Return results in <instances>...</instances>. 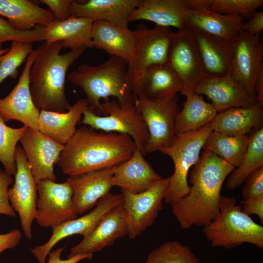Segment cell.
<instances>
[{
	"label": "cell",
	"mask_w": 263,
	"mask_h": 263,
	"mask_svg": "<svg viewBox=\"0 0 263 263\" xmlns=\"http://www.w3.org/2000/svg\"><path fill=\"white\" fill-rule=\"evenodd\" d=\"M235 167L213 153L204 150L189 173L188 194L170 205L181 227L205 226L219 212L221 191Z\"/></svg>",
	"instance_id": "6da1fadb"
},
{
	"label": "cell",
	"mask_w": 263,
	"mask_h": 263,
	"mask_svg": "<svg viewBox=\"0 0 263 263\" xmlns=\"http://www.w3.org/2000/svg\"><path fill=\"white\" fill-rule=\"evenodd\" d=\"M136 149L129 135L81 127L64 145L57 165L69 176L117 166Z\"/></svg>",
	"instance_id": "7a4b0ae2"
},
{
	"label": "cell",
	"mask_w": 263,
	"mask_h": 263,
	"mask_svg": "<svg viewBox=\"0 0 263 263\" xmlns=\"http://www.w3.org/2000/svg\"><path fill=\"white\" fill-rule=\"evenodd\" d=\"M61 41L39 46L29 74L33 103L39 111L64 113L71 106L65 94L67 72L85 51V47L60 54Z\"/></svg>",
	"instance_id": "3957f363"
},
{
	"label": "cell",
	"mask_w": 263,
	"mask_h": 263,
	"mask_svg": "<svg viewBox=\"0 0 263 263\" xmlns=\"http://www.w3.org/2000/svg\"><path fill=\"white\" fill-rule=\"evenodd\" d=\"M68 80L80 87L86 95L88 109L98 115H106L100 100L116 97L121 105L134 104L135 96L127 76V64L111 56L104 62L92 66L83 64L68 76Z\"/></svg>",
	"instance_id": "277c9868"
},
{
	"label": "cell",
	"mask_w": 263,
	"mask_h": 263,
	"mask_svg": "<svg viewBox=\"0 0 263 263\" xmlns=\"http://www.w3.org/2000/svg\"><path fill=\"white\" fill-rule=\"evenodd\" d=\"M212 247L227 249L248 243L263 248V227L244 213L235 197L222 196L217 217L203 226Z\"/></svg>",
	"instance_id": "5b68a950"
},
{
	"label": "cell",
	"mask_w": 263,
	"mask_h": 263,
	"mask_svg": "<svg viewBox=\"0 0 263 263\" xmlns=\"http://www.w3.org/2000/svg\"><path fill=\"white\" fill-rule=\"evenodd\" d=\"M212 131L210 122L198 130L176 134L167 146L159 150L171 158L174 167L164 200L166 204L171 205L188 194V172L199 160L200 151Z\"/></svg>",
	"instance_id": "8992f818"
},
{
	"label": "cell",
	"mask_w": 263,
	"mask_h": 263,
	"mask_svg": "<svg viewBox=\"0 0 263 263\" xmlns=\"http://www.w3.org/2000/svg\"><path fill=\"white\" fill-rule=\"evenodd\" d=\"M106 115H98L87 109L81 123L96 130L125 134L133 140L136 148L144 156L149 139L147 127L134 104H120L115 100L101 103Z\"/></svg>",
	"instance_id": "52a82bcc"
},
{
	"label": "cell",
	"mask_w": 263,
	"mask_h": 263,
	"mask_svg": "<svg viewBox=\"0 0 263 263\" xmlns=\"http://www.w3.org/2000/svg\"><path fill=\"white\" fill-rule=\"evenodd\" d=\"M178 102L177 94L156 99L135 97L134 106L141 113L149 134L147 153L159 151L175 136V119L179 111Z\"/></svg>",
	"instance_id": "ba28073f"
},
{
	"label": "cell",
	"mask_w": 263,
	"mask_h": 263,
	"mask_svg": "<svg viewBox=\"0 0 263 263\" xmlns=\"http://www.w3.org/2000/svg\"><path fill=\"white\" fill-rule=\"evenodd\" d=\"M133 31L135 45L127 64V76L131 82L149 66L167 63L174 34L170 27L155 25L150 28L143 23Z\"/></svg>",
	"instance_id": "9c48e42d"
},
{
	"label": "cell",
	"mask_w": 263,
	"mask_h": 263,
	"mask_svg": "<svg viewBox=\"0 0 263 263\" xmlns=\"http://www.w3.org/2000/svg\"><path fill=\"white\" fill-rule=\"evenodd\" d=\"M170 182V177L162 178L148 190L132 193L121 190L123 196L122 206L125 210L127 235L135 239L154 222L163 209L164 200Z\"/></svg>",
	"instance_id": "30bf717a"
},
{
	"label": "cell",
	"mask_w": 263,
	"mask_h": 263,
	"mask_svg": "<svg viewBox=\"0 0 263 263\" xmlns=\"http://www.w3.org/2000/svg\"><path fill=\"white\" fill-rule=\"evenodd\" d=\"M37 201L35 219L43 227H53L77 217L69 184L49 179L37 183Z\"/></svg>",
	"instance_id": "8fae6325"
},
{
	"label": "cell",
	"mask_w": 263,
	"mask_h": 263,
	"mask_svg": "<svg viewBox=\"0 0 263 263\" xmlns=\"http://www.w3.org/2000/svg\"><path fill=\"white\" fill-rule=\"evenodd\" d=\"M123 202L122 193H109L102 198L94 208L87 214L52 227V234L48 241L43 244L32 248L31 250L32 253L39 263H45L47 256L58 242L75 234L81 235L83 238L86 237L108 213L122 205Z\"/></svg>",
	"instance_id": "7c38bea8"
},
{
	"label": "cell",
	"mask_w": 263,
	"mask_h": 263,
	"mask_svg": "<svg viewBox=\"0 0 263 263\" xmlns=\"http://www.w3.org/2000/svg\"><path fill=\"white\" fill-rule=\"evenodd\" d=\"M15 160V182L13 187L8 189V197L11 207L19 214L25 237L30 240L38 197L37 183L25 153L19 145L16 149Z\"/></svg>",
	"instance_id": "4fadbf2b"
},
{
	"label": "cell",
	"mask_w": 263,
	"mask_h": 263,
	"mask_svg": "<svg viewBox=\"0 0 263 263\" xmlns=\"http://www.w3.org/2000/svg\"><path fill=\"white\" fill-rule=\"evenodd\" d=\"M167 63L180 79L181 94L185 96L194 93L206 77L192 35L186 27L174 32Z\"/></svg>",
	"instance_id": "5bb4252c"
},
{
	"label": "cell",
	"mask_w": 263,
	"mask_h": 263,
	"mask_svg": "<svg viewBox=\"0 0 263 263\" xmlns=\"http://www.w3.org/2000/svg\"><path fill=\"white\" fill-rule=\"evenodd\" d=\"M261 34L251 36L241 31L231 44L232 59L230 77L255 99V82L263 68Z\"/></svg>",
	"instance_id": "9a60e30c"
},
{
	"label": "cell",
	"mask_w": 263,
	"mask_h": 263,
	"mask_svg": "<svg viewBox=\"0 0 263 263\" xmlns=\"http://www.w3.org/2000/svg\"><path fill=\"white\" fill-rule=\"evenodd\" d=\"M37 55V49L30 53L16 86L8 95L0 98V117L4 122L18 120L24 126L38 131L40 111L33 103L29 79L30 70Z\"/></svg>",
	"instance_id": "2e32d148"
},
{
	"label": "cell",
	"mask_w": 263,
	"mask_h": 263,
	"mask_svg": "<svg viewBox=\"0 0 263 263\" xmlns=\"http://www.w3.org/2000/svg\"><path fill=\"white\" fill-rule=\"evenodd\" d=\"M19 142L36 183L44 179L56 182L54 167L58 161L64 145L28 127Z\"/></svg>",
	"instance_id": "e0dca14e"
},
{
	"label": "cell",
	"mask_w": 263,
	"mask_h": 263,
	"mask_svg": "<svg viewBox=\"0 0 263 263\" xmlns=\"http://www.w3.org/2000/svg\"><path fill=\"white\" fill-rule=\"evenodd\" d=\"M117 166L68 176L73 200L77 214H82L95 206L113 187L112 179Z\"/></svg>",
	"instance_id": "ac0fdd59"
},
{
	"label": "cell",
	"mask_w": 263,
	"mask_h": 263,
	"mask_svg": "<svg viewBox=\"0 0 263 263\" xmlns=\"http://www.w3.org/2000/svg\"><path fill=\"white\" fill-rule=\"evenodd\" d=\"M127 233L126 215L122 205L108 213L88 236L71 248L68 258L98 252Z\"/></svg>",
	"instance_id": "d6986e66"
},
{
	"label": "cell",
	"mask_w": 263,
	"mask_h": 263,
	"mask_svg": "<svg viewBox=\"0 0 263 263\" xmlns=\"http://www.w3.org/2000/svg\"><path fill=\"white\" fill-rule=\"evenodd\" d=\"M142 0H73L71 16L101 20L116 26L129 28V19Z\"/></svg>",
	"instance_id": "ffe728a7"
},
{
	"label": "cell",
	"mask_w": 263,
	"mask_h": 263,
	"mask_svg": "<svg viewBox=\"0 0 263 263\" xmlns=\"http://www.w3.org/2000/svg\"><path fill=\"white\" fill-rule=\"evenodd\" d=\"M131 83L137 97H169L181 93L183 89L180 79L167 63L149 66Z\"/></svg>",
	"instance_id": "44dd1931"
},
{
	"label": "cell",
	"mask_w": 263,
	"mask_h": 263,
	"mask_svg": "<svg viewBox=\"0 0 263 263\" xmlns=\"http://www.w3.org/2000/svg\"><path fill=\"white\" fill-rule=\"evenodd\" d=\"M185 23L190 30L207 34L231 45L241 31L244 19L210 9H189L186 14Z\"/></svg>",
	"instance_id": "7402d4cb"
},
{
	"label": "cell",
	"mask_w": 263,
	"mask_h": 263,
	"mask_svg": "<svg viewBox=\"0 0 263 263\" xmlns=\"http://www.w3.org/2000/svg\"><path fill=\"white\" fill-rule=\"evenodd\" d=\"M188 30L195 43L206 77L230 76L232 59L231 45L207 34Z\"/></svg>",
	"instance_id": "603a6c76"
},
{
	"label": "cell",
	"mask_w": 263,
	"mask_h": 263,
	"mask_svg": "<svg viewBox=\"0 0 263 263\" xmlns=\"http://www.w3.org/2000/svg\"><path fill=\"white\" fill-rule=\"evenodd\" d=\"M194 93L207 96L217 112L231 108L249 107L255 103V99L230 76L206 77L197 85Z\"/></svg>",
	"instance_id": "cb8c5ba5"
},
{
	"label": "cell",
	"mask_w": 263,
	"mask_h": 263,
	"mask_svg": "<svg viewBox=\"0 0 263 263\" xmlns=\"http://www.w3.org/2000/svg\"><path fill=\"white\" fill-rule=\"evenodd\" d=\"M162 179L136 148L131 157L117 166L112 186L132 193L144 192Z\"/></svg>",
	"instance_id": "d4e9b609"
},
{
	"label": "cell",
	"mask_w": 263,
	"mask_h": 263,
	"mask_svg": "<svg viewBox=\"0 0 263 263\" xmlns=\"http://www.w3.org/2000/svg\"><path fill=\"white\" fill-rule=\"evenodd\" d=\"M189 9V0H142L129 22L148 20L156 25L173 27L178 30L186 27L185 18Z\"/></svg>",
	"instance_id": "484cf974"
},
{
	"label": "cell",
	"mask_w": 263,
	"mask_h": 263,
	"mask_svg": "<svg viewBox=\"0 0 263 263\" xmlns=\"http://www.w3.org/2000/svg\"><path fill=\"white\" fill-rule=\"evenodd\" d=\"M92 38L94 47L121 58L127 64L133 55L135 37L133 31L129 28L119 27L104 20H94Z\"/></svg>",
	"instance_id": "4316f807"
},
{
	"label": "cell",
	"mask_w": 263,
	"mask_h": 263,
	"mask_svg": "<svg viewBox=\"0 0 263 263\" xmlns=\"http://www.w3.org/2000/svg\"><path fill=\"white\" fill-rule=\"evenodd\" d=\"M88 107L86 99L80 98L71 106L66 112L40 111L38 130L54 141L65 145L75 134L76 124Z\"/></svg>",
	"instance_id": "83f0119b"
},
{
	"label": "cell",
	"mask_w": 263,
	"mask_h": 263,
	"mask_svg": "<svg viewBox=\"0 0 263 263\" xmlns=\"http://www.w3.org/2000/svg\"><path fill=\"white\" fill-rule=\"evenodd\" d=\"M93 20L90 18L71 16L63 20H54L45 27L44 41H61L63 47L75 50L94 47L92 38Z\"/></svg>",
	"instance_id": "f1b7e54d"
},
{
	"label": "cell",
	"mask_w": 263,
	"mask_h": 263,
	"mask_svg": "<svg viewBox=\"0 0 263 263\" xmlns=\"http://www.w3.org/2000/svg\"><path fill=\"white\" fill-rule=\"evenodd\" d=\"M263 118V107L255 103L249 107L219 112L210 123L213 131L228 136H240L261 128Z\"/></svg>",
	"instance_id": "f546056e"
},
{
	"label": "cell",
	"mask_w": 263,
	"mask_h": 263,
	"mask_svg": "<svg viewBox=\"0 0 263 263\" xmlns=\"http://www.w3.org/2000/svg\"><path fill=\"white\" fill-rule=\"evenodd\" d=\"M0 17L21 31L47 26L54 20L51 12L29 0H0Z\"/></svg>",
	"instance_id": "4dcf8cb0"
},
{
	"label": "cell",
	"mask_w": 263,
	"mask_h": 263,
	"mask_svg": "<svg viewBox=\"0 0 263 263\" xmlns=\"http://www.w3.org/2000/svg\"><path fill=\"white\" fill-rule=\"evenodd\" d=\"M186 97L183 108L175 116V134L200 129L211 122L218 113L211 103L195 93Z\"/></svg>",
	"instance_id": "1f68e13d"
},
{
	"label": "cell",
	"mask_w": 263,
	"mask_h": 263,
	"mask_svg": "<svg viewBox=\"0 0 263 263\" xmlns=\"http://www.w3.org/2000/svg\"><path fill=\"white\" fill-rule=\"evenodd\" d=\"M249 140L250 134L228 136L212 131L202 149L211 151L234 167H238L246 152Z\"/></svg>",
	"instance_id": "d6a6232c"
},
{
	"label": "cell",
	"mask_w": 263,
	"mask_h": 263,
	"mask_svg": "<svg viewBox=\"0 0 263 263\" xmlns=\"http://www.w3.org/2000/svg\"><path fill=\"white\" fill-rule=\"evenodd\" d=\"M263 167V128L255 130L250 134L247 150L239 167L231 173L226 187L234 189L243 184L254 170Z\"/></svg>",
	"instance_id": "836d02e7"
},
{
	"label": "cell",
	"mask_w": 263,
	"mask_h": 263,
	"mask_svg": "<svg viewBox=\"0 0 263 263\" xmlns=\"http://www.w3.org/2000/svg\"><path fill=\"white\" fill-rule=\"evenodd\" d=\"M145 263H202L188 246L177 241H169L152 250Z\"/></svg>",
	"instance_id": "e575fe53"
},
{
	"label": "cell",
	"mask_w": 263,
	"mask_h": 263,
	"mask_svg": "<svg viewBox=\"0 0 263 263\" xmlns=\"http://www.w3.org/2000/svg\"><path fill=\"white\" fill-rule=\"evenodd\" d=\"M27 128L24 125L19 128L8 127L0 117V162L4 171L11 176L16 172L15 153L17 144Z\"/></svg>",
	"instance_id": "d590c367"
},
{
	"label": "cell",
	"mask_w": 263,
	"mask_h": 263,
	"mask_svg": "<svg viewBox=\"0 0 263 263\" xmlns=\"http://www.w3.org/2000/svg\"><path fill=\"white\" fill-rule=\"evenodd\" d=\"M33 50L32 43L12 41L9 51L0 56V84L8 77H17L18 68Z\"/></svg>",
	"instance_id": "8d00e7d4"
},
{
	"label": "cell",
	"mask_w": 263,
	"mask_h": 263,
	"mask_svg": "<svg viewBox=\"0 0 263 263\" xmlns=\"http://www.w3.org/2000/svg\"><path fill=\"white\" fill-rule=\"evenodd\" d=\"M263 5V0H213L210 10L244 19L249 18Z\"/></svg>",
	"instance_id": "74e56055"
},
{
	"label": "cell",
	"mask_w": 263,
	"mask_h": 263,
	"mask_svg": "<svg viewBox=\"0 0 263 263\" xmlns=\"http://www.w3.org/2000/svg\"><path fill=\"white\" fill-rule=\"evenodd\" d=\"M45 27L38 26L26 31L14 28L6 19L0 17V50L7 41H19L29 43L44 41Z\"/></svg>",
	"instance_id": "f35d334b"
},
{
	"label": "cell",
	"mask_w": 263,
	"mask_h": 263,
	"mask_svg": "<svg viewBox=\"0 0 263 263\" xmlns=\"http://www.w3.org/2000/svg\"><path fill=\"white\" fill-rule=\"evenodd\" d=\"M242 188L244 200L263 195V167L251 173L246 178Z\"/></svg>",
	"instance_id": "ab89813d"
},
{
	"label": "cell",
	"mask_w": 263,
	"mask_h": 263,
	"mask_svg": "<svg viewBox=\"0 0 263 263\" xmlns=\"http://www.w3.org/2000/svg\"><path fill=\"white\" fill-rule=\"evenodd\" d=\"M13 182L11 176L0 169V214L15 217L16 213L8 197V188Z\"/></svg>",
	"instance_id": "60d3db41"
},
{
	"label": "cell",
	"mask_w": 263,
	"mask_h": 263,
	"mask_svg": "<svg viewBox=\"0 0 263 263\" xmlns=\"http://www.w3.org/2000/svg\"><path fill=\"white\" fill-rule=\"evenodd\" d=\"M74 0H41L51 10L57 21H63L71 16V6Z\"/></svg>",
	"instance_id": "b9f144b4"
},
{
	"label": "cell",
	"mask_w": 263,
	"mask_h": 263,
	"mask_svg": "<svg viewBox=\"0 0 263 263\" xmlns=\"http://www.w3.org/2000/svg\"><path fill=\"white\" fill-rule=\"evenodd\" d=\"M240 205L242 211L248 215H256L262 224L263 223V195L258 197L244 200Z\"/></svg>",
	"instance_id": "7bdbcfd3"
},
{
	"label": "cell",
	"mask_w": 263,
	"mask_h": 263,
	"mask_svg": "<svg viewBox=\"0 0 263 263\" xmlns=\"http://www.w3.org/2000/svg\"><path fill=\"white\" fill-rule=\"evenodd\" d=\"M246 22L244 23L241 31L247 33L251 36L262 33L263 29V12H255Z\"/></svg>",
	"instance_id": "ee69618b"
},
{
	"label": "cell",
	"mask_w": 263,
	"mask_h": 263,
	"mask_svg": "<svg viewBox=\"0 0 263 263\" xmlns=\"http://www.w3.org/2000/svg\"><path fill=\"white\" fill-rule=\"evenodd\" d=\"M21 236L22 233L18 229L0 234V254L6 249L16 247L19 243Z\"/></svg>",
	"instance_id": "f6af8a7d"
},
{
	"label": "cell",
	"mask_w": 263,
	"mask_h": 263,
	"mask_svg": "<svg viewBox=\"0 0 263 263\" xmlns=\"http://www.w3.org/2000/svg\"><path fill=\"white\" fill-rule=\"evenodd\" d=\"M63 248L59 247L52 252L49 255V259L47 263H77L84 259H91L93 254H79L68 258L66 260H62L60 256Z\"/></svg>",
	"instance_id": "bcb514c9"
},
{
	"label": "cell",
	"mask_w": 263,
	"mask_h": 263,
	"mask_svg": "<svg viewBox=\"0 0 263 263\" xmlns=\"http://www.w3.org/2000/svg\"><path fill=\"white\" fill-rule=\"evenodd\" d=\"M255 103L263 106V68L260 71L254 84Z\"/></svg>",
	"instance_id": "7dc6e473"
},
{
	"label": "cell",
	"mask_w": 263,
	"mask_h": 263,
	"mask_svg": "<svg viewBox=\"0 0 263 263\" xmlns=\"http://www.w3.org/2000/svg\"><path fill=\"white\" fill-rule=\"evenodd\" d=\"M9 48H6L0 50V56L5 53H6L9 51Z\"/></svg>",
	"instance_id": "c3c4849f"
}]
</instances>
